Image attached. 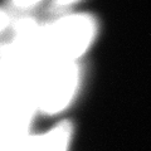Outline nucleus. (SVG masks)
I'll list each match as a JSON object with an SVG mask.
<instances>
[{"label":"nucleus","instance_id":"2","mask_svg":"<svg viewBox=\"0 0 151 151\" xmlns=\"http://www.w3.org/2000/svg\"><path fill=\"white\" fill-rule=\"evenodd\" d=\"M83 84L82 63L38 57L32 74V94L38 115L54 117L68 110Z\"/></svg>","mask_w":151,"mask_h":151},{"label":"nucleus","instance_id":"6","mask_svg":"<svg viewBox=\"0 0 151 151\" xmlns=\"http://www.w3.org/2000/svg\"><path fill=\"white\" fill-rule=\"evenodd\" d=\"M14 18L15 17L5 6L0 5V40L3 39V37L10 29V27L14 22Z\"/></svg>","mask_w":151,"mask_h":151},{"label":"nucleus","instance_id":"3","mask_svg":"<svg viewBox=\"0 0 151 151\" xmlns=\"http://www.w3.org/2000/svg\"><path fill=\"white\" fill-rule=\"evenodd\" d=\"M73 137V125L60 121L42 134H29L19 151H69Z\"/></svg>","mask_w":151,"mask_h":151},{"label":"nucleus","instance_id":"7","mask_svg":"<svg viewBox=\"0 0 151 151\" xmlns=\"http://www.w3.org/2000/svg\"><path fill=\"white\" fill-rule=\"evenodd\" d=\"M3 70H4V67H3V64L0 63V76L3 74Z\"/></svg>","mask_w":151,"mask_h":151},{"label":"nucleus","instance_id":"1","mask_svg":"<svg viewBox=\"0 0 151 151\" xmlns=\"http://www.w3.org/2000/svg\"><path fill=\"white\" fill-rule=\"evenodd\" d=\"M101 25L94 14L72 10L60 13L43 24L40 57L82 63L100 37Z\"/></svg>","mask_w":151,"mask_h":151},{"label":"nucleus","instance_id":"4","mask_svg":"<svg viewBox=\"0 0 151 151\" xmlns=\"http://www.w3.org/2000/svg\"><path fill=\"white\" fill-rule=\"evenodd\" d=\"M44 3L49 0H5V6L14 17H25L33 15V12L39 9Z\"/></svg>","mask_w":151,"mask_h":151},{"label":"nucleus","instance_id":"5","mask_svg":"<svg viewBox=\"0 0 151 151\" xmlns=\"http://www.w3.org/2000/svg\"><path fill=\"white\" fill-rule=\"evenodd\" d=\"M83 0H49V4L57 14H60L77 10V6Z\"/></svg>","mask_w":151,"mask_h":151}]
</instances>
